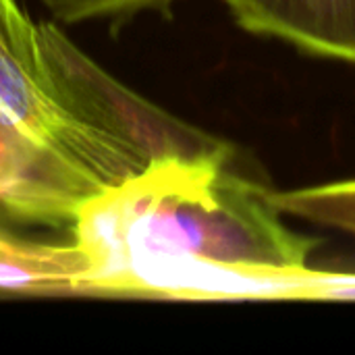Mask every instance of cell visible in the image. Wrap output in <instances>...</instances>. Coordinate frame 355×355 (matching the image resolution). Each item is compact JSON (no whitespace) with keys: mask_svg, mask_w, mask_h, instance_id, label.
Masks as SVG:
<instances>
[{"mask_svg":"<svg viewBox=\"0 0 355 355\" xmlns=\"http://www.w3.org/2000/svg\"><path fill=\"white\" fill-rule=\"evenodd\" d=\"M87 262L69 243L37 241L0 229V295L85 297Z\"/></svg>","mask_w":355,"mask_h":355,"instance_id":"obj_5","label":"cell"},{"mask_svg":"<svg viewBox=\"0 0 355 355\" xmlns=\"http://www.w3.org/2000/svg\"><path fill=\"white\" fill-rule=\"evenodd\" d=\"M268 200L283 216L355 237V179L297 189H268Z\"/></svg>","mask_w":355,"mask_h":355,"instance_id":"obj_6","label":"cell"},{"mask_svg":"<svg viewBox=\"0 0 355 355\" xmlns=\"http://www.w3.org/2000/svg\"><path fill=\"white\" fill-rule=\"evenodd\" d=\"M231 158H164L85 202L71 223L85 297L175 300L200 264L302 268L316 241L283 223Z\"/></svg>","mask_w":355,"mask_h":355,"instance_id":"obj_1","label":"cell"},{"mask_svg":"<svg viewBox=\"0 0 355 355\" xmlns=\"http://www.w3.org/2000/svg\"><path fill=\"white\" fill-rule=\"evenodd\" d=\"M54 19L77 25L104 21L110 29H119L127 21L144 12H168L177 0H40Z\"/></svg>","mask_w":355,"mask_h":355,"instance_id":"obj_7","label":"cell"},{"mask_svg":"<svg viewBox=\"0 0 355 355\" xmlns=\"http://www.w3.org/2000/svg\"><path fill=\"white\" fill-rule=\"evenodd\" d=\"M40 42L71 104L148 166L164 158H231L227 141L123 85L81 52L56 23L40 21Z\"/></svg>","mask_w":355,"mask_h":355,"instance_id":"obj_3","label":"cell"},{"mask_svg":"<svg viewBox=\"0 0 355 355\" xmlns=\"http://www.w3.org/2000/svg\"><path fill=\"white\" fill-rule=\"evenodd\" d=\"M239 27L355 64V0H223Z\"/></svg>","mask_w":355,"mask_h":355,"instance_id":"obj_4","label":"cell"},{"mask_svg":"<svg viewBox=\"0 0 355 355\" xmlns=\"http://www.w3.org/2000/svg\"><path fill=\"white\" fill-rule=\"evenodd\" d=\"M146 166L71 104L44 54L40 23L19 0H0V210L71 227L85 202Z\"/></svg>","mask_w":355,"mask_h":355,"instance_id":"obj_2","label":"cell"}]
</instances>
